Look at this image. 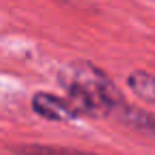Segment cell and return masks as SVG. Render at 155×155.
Here are the masks:
<instances>
[{"mask_svg": "<svg viewBox=\"0 0 155 155\" xmlns=\"http://www.w3.org/2000/svg\"><path fill=\"white\" fill-rule=\"evenodd\" d=\"M62 85L66 89V98L81 117L110 115L119 113L123 106V100L108 77L87 62L70 64L62 74Z\"/></svg>", "mask_w": 155, "mask_h": 155, "instance_id": "cell-1", "label": "cell"}, {"mask_svg": "<svg viewBox=\"0 0 155 155\" xmlns=\"http://www.w3.org/2000/svg\"><path fill=\"white\" fill-rule=\"evenodd\" d=\"M32 110L49 121H72L81 117L68 98H60L47 91H38L32 96Z\"/></svg>", "mask_w": 155, "mask_h": 155, "instance_id": "cell-2", "label": "cell"}, {"mask_svg": "<svg viewBox=\"0 0 155 155\" xmlns=\"http://www.w3.org/2000/svg\"><path fill=\"white\" fill-rule=\"evenodd\" d=\"M127 87L138 98H142L144 102L155 106V74L144 72V70H136L127 77Z\"/></svg>", "mask_w": 155, "mask_h": 155, "instance_id": "cell-3", "label": "cell"}, {"mask_svg": "<svg viewBox=\"0 0 155 155\" xmlns=\"http://www.w3.org/2000/svg\"><path fill=\"white\" fill-rule=\"evenodd\" d=\"M119 115H121L123 123H127V125H132L134 130H138V132L149 134V136L155 138V117H153V115L142 113V110H136V108H130V106H125V104L121 106Z\"/></svg>", "mask_w": 155, "mask_h": 155, "instance_id": "cell-4", "label": "cell"}, {"mask_svg": "<svg viewBox=\"0 0 155 155\" xmlns=\"http://www.w3.org/2000/svg\"><path fill=\"white\" fill-rule=\"evenodd\" d=\"M15 153H19V155H98V153H89V151H79V149H68V147H49V144L17 147Z\"/></svg>", "mask_w": 155, "mask_h": 155, "instance_id": "cell-5", "label": "cell"}]
</instances>
